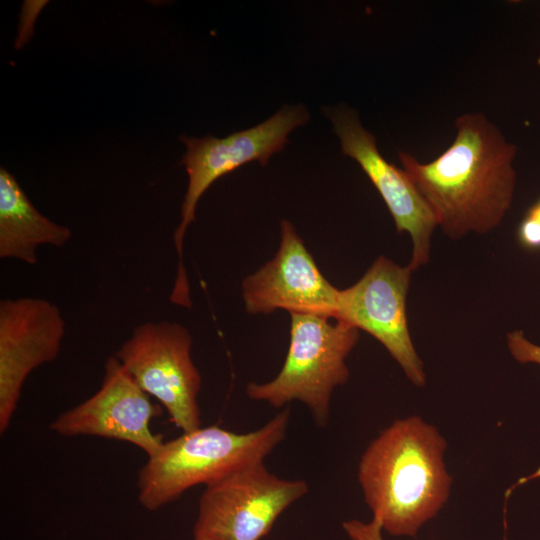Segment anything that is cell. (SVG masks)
Masks as SVG:
<instances>
[{
    "label": "cell",
    "mask_w": 540,
    "mask_h": 540,
    "mask_svg": "<svg viewBox=\"0 0 540 540\" xmlns=\"http://www.w3.org/2000/svg\"><path fill=\"white\" fill-rule=\"evenodd\" d=\"M308 119L309 113L304 106H284L264 122L225 138L181 136L180 140L186 146L181 164L188 175V186L181 206V221L173 236L178 254L177 274L170 294L173 304L191 305L183 264V241L187 228L195 219L202 195L217 179L248 162L256 160L265 166L273 154L285 147L289 133Z\"/></svg>",
    "instance_id": "5"
},
{
    "label": "cell",
    "mask_w": 540,
    "mask_h": 540,
    "mask_svg": "<svg viewBox=\"0 0 540 540\" xmlns=\"http://www.w3.org/2000/svg\"><path fill=\"white\" fill-rule=\"evenodd\" d=\"M192 338L183 325L145 322L114 353L139 387L156 398L182 432L201 427V376L191 357Z\"/></svg>",
    "instance_id": "6"
},
{
    "label": "cell",
    "mask_w": 540,
    "mask_h": 540,
    "mask_svg": "<svg viewBox=\"0 0 540 540\" xmlns=\"http://www.w3.org/2000/svg\"><path fill=\"white\" fill-rule=\"evenodd\" d=\"M290 315V343L280 372L269 382H250L246 394L275 408L300 401L324 427L333 390L349 378L346 358L358 342L359 330L327 316Z\"/></svg>",
    "instance_id": "4"
},
{
    "label": "cell",
    "mask_w": 540,
    "mask_h": 540,
    "mask_svg": "<svg viewBox=\"0 0 540 540\" xmlns=\"http://www.w3.org/2000/svg\"><path fill=\"white\" fill-rule=\"evenodd\" d=\"M275 257L243 280L248 313L268 314L278 309L336 318L340 290L320 272L294 226L283 220Z\"/></svg>",
    "instance_id": "12"
},
{
    "label": "cell",
    "mask_w": 540,
    "mask_h": 540,
    "mask_svg": "<svg viewBox=\"0 0 540 540\" xmlns=\"http://www.w3.org/2000/svg\"><path fill=\"white\" fill-rule=\"evenodd\" d=\"M308 489L304 480L272 474L263 461L245 465L206 486L199 500L194 539L261 540Z\"/></svg>",
    "instance_id": "7"
},
{
    "label": "cell",
    "mask_w": 540,
    "mask_h": 540,
    "mask_svg": "<svg viewBox=\"0 0 540 540\" xmlns=\"http://www.w3.org/2000/svg\"><path fill=\"white\" fill-rule=\"evenodd\" d=\"M507 347L512 357L519 363L540 365V345L527 339L523 331L509 332L507 334Z\"/></svg>",
    "instance_id": "15"
},
{
    "label": "cell",
    "mask_w": 540,
    "mask_h": 540,
    "mask_svg": "<svg viewBox=\"0 0 540 540\" xmlns=\"http://www.w3.org/2000/svg\"><path fill=\"white\" fill-rule=\"evenodd\" d=\"M446 441L419 416L394 421L368 445L358 465L364 499L382 530L416 537L449 497Z\"/></svg>",
    "instance_id": "2"
},
{
    "label": "cell",
    "mask_w": 540,
    "mask_h": 540,
    "mask_svg": "<svg viewBox=\"0 0 540 540\" xmlns=\"http://www.w3.org/2000/svg\"><path fill=\"white\" fill-rule=\"evenodd\" d=\"M381 255L352 286L340 290L335 319L363 330L378 340L412 384L426 383L424 365L413 345L407 320L411 273Z\"/></svg>",
    "instance_id": "8"
},
{
    "label": "cell",
    "mask_w": 540,
    "mask_h": 540,
    "mask_svg": "<svg viewBox=\"0 0 540 540\" xmlns=\"http://www.w3.org/2000/svg\"><path fill=\"white\" fill-rule=\"evenodd\" d=\"M450 146L422 163L400 151L402 169L450 239L497 228L509 211L516 186L515 144L484 113L455 119Z\"/></svg>",
    "instance_id": "1"
},
{
    "label": "cell",
    "mask_w": 540,
    "mask_h": 540,
    "mask_svg": "<svg viewBox=\"0 0 540 540\" xmlns=\"http://www.w3.org/2000/svg\"><path fill=\"white\" fill-rule=\"evenodd\" d=\"M194 540H210V539H194Z\"/></svg>",
    "instance_id": "17"
},
{
    "label": "cell",
    "mask_w": 540,
    "mask_h": 540,
    "mask_svg": "<svg viewBox=\"0 0 540 540\" xmlns=\"http://www.w3.org/2000/svg\"><path fill=\"white\" fill-rule=\"evenodd\" d=\"M72 238L71 230L58 224L32 204L16 178L0 169V258L28 265L38 262L42 246L63 247Z\"/></svg>",
    "instance_id": "13"
},
{
    "label": "cell",
    "mask_w": 540,
    "mask_h": 540,
    "mask_svg": "<svg viewBox=\"0 0 540 540\" xmlns=\"http://www.w3.org/2000/svg\"><path fill=\"white\" fill-rule=\"evenodd\" d=\"M332 121L345 156L354 159L385 202L398 233L412 240L408 267L415 271L429 261L431 238L438 226L429 205L403 169L388 162L379 152L375 137L360 122L357 112L339 105L324 110Z\"/></svg>",
    "instance_id": "9"
},
{
    "label": "cell",
    "mask_w": 540,
    "mask_h": 540,
    "mask_svg": "<svg viewBox=\"0 0 540 540\" xmlns=\"http://www.w3.org/2000/svg\"><path fill=\"white\" fill-rule=\"evenodd\" d=\"M342 528L351 540H384L381 524L374 518L369 522L347 520L343 522Z\"/></svg>",
    "instance_id": "16"
},
{
    "label": "cell",
    "mask_w": 540,
    "mask_h": 540,
    "mask_svg": "<svg viewBox=\"0 0 540 540\" xmlns=\"http://www.w3.org/2000/svg\"><path fill=\"white\" fill-rule=\"evenodd\" d=\"M160 414L161 409L112 355L106 359L98 391L60 414L50 428L66 437L91 435L126 441L150 457L164 442L150 428L152 419Z\"/></svg>",
    "instance_id": "11"
},
{
    "label": "cell",
    "mask_w": 540,
    "mask_h": 540,
    "mask_svg": "<svg viewBox=\"0 0 540 540\" xmlns=\"http://www.w3.org/2000/svg\"><path fill=\"white\" fill-rule=\"evenodd\" d=\"M66 323L61 309L39 297L0 301V432L17 408L23 385L38 367L61 350Z\"/></svg>",
    "instance_id": "10"
},
{
    "label": "cell",
    "mask_w": 540,
    "mask_h": 540,
    "mask_svg": "<svg viewBox=\"0 0 540 540\" xmlns=\"http://www.w3.org/2000/svg\"><path fill=\"white\" fill-rule=\"evenodd\" d=\"M290 411L283 409L261 428L235 433L200 427L164 441L138 472V500L155 511L198 484L206 486L264 459L285 438Z\"/></svg>",
    "instance_id": "3"
},
{
    "label": "cell",
    "mask_w": 540,
    "mask_h": 540,
    "mask_svg": "<svg viewBox=\"0 0 540 540\" xmlns=\"http://www.w3.org/2000/svg\"><path fill=\"white\" fill-rule=\"evenodd\" d=\"M518 244L531 252L540 251V197L527 209L517 230Z\"/></svg>",
    "instance_id": "14"
}]
</instances>
